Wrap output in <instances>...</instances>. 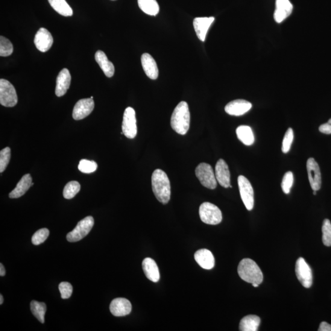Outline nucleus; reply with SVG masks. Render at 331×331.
<instances>
[{
	"mask_svg": "<svg viewBox=\"0 0 331 331\" xmlns=\"http://www.w3.org/2000/svg\"><path fill=\"white\" fill-rule=\"evenodd\" d=\"M152 187L158 201L168 204L171 199V184L168 175L162 169L155 170L152 174Z\"/></svg>",
	"mask_w": 331,
	"mask_h": 331,
	"instance_id": "nucleus-1",
	"label": "nucleus"
},
{
	"mask_svg": "<svg viewBox=\"0 0 331 331\" xmlns=\"http://www.w3.org/2000/svg\"><path fill=\"white\" fill-rule=\"evenodd\" d=\"M190 125V113L189 105L181 101L175 108L171 119V125L173 130L180 135L188 132Z\"/></svg>",
	"mask_w": 331,
	"mask_h": 331,
	"instance_id": "nucleus-2",
	"label": "nucleus"
},
{
	"mask_svg": "<svg viewBox=\"0 0 331 331\" xmlns=\"http://www.w3.org/2000/svg\"><path fill=\"white\" fill-rule=\"evenodd\" d=\"M239 277L245 282L260 285L263 281V274L259 266L253 260L245 259L240 262L237 268Z\"/></svg>",
	"mask_w": 331,
	"mask_h": 331,
	"instance_id": "nucleus-3",
	"label": "nucleus"
},
{
	"mask_svg": "<svg viewBox=\"0 0 331 331\" xmlns=\"http://www.w3.org/2000/svg\"><path fill=\"white\" fill-rule=\"evenodd\" d=\"M201 221L204 224L210 225H216L222 221V213L220 209L210 203H204L202 204L199 209Z\"/></svg>",
	"mask_w": 331,
	"mask_h": 331,
	"instance_id": "nucleus-4",
	"label": "nucleus"
},
{
	"mask_svg": "<svg viewBox=\"0 0 331 331\" xmlns=\"http://www.w3.org/2000/svg\"><path fill=\"white\" fill-rule=\"evenodd\" d=\"M196 177L203 186L206 188L214 190L217 186V180L213 170L209 164L201 163L195 169Z\"/></svg>",
	"mask_w": 331,
	"mask_h": 331,
	"instance_id": "nucleus-5",
	"label": "nucleus"
},
{
	"mask_svg": "<svg viewBox=\"0 0 331 331\" xmlns=\"http://www.w3.org/2000/svg\"><path fill=\"white\" fill-rule=\"evenodd\" d=\"M18 102L15 88L6 79L0 80V103L5 107H13Z\"/></svg>",
	"mask_w": 331,
	"mask_h": 331,
	"instance_id": "nucleus-6",
	"label": "nucleus"
},
{
	"mask_svg": "<svg viewBox=\"0 0 331 331\" xmlns=\"http://www.w3.org/2000/svg\"><path fill=\"white\" fill-rule=\"evenodd\" d=\"M94 225V219L89 216L79 222L71 232L67 234L66 239L70 242L81 241L88 235Z\"/></svg>",
	"mask_w": 331,
	"mask_h": 331,
	"instance_id": "nucleus-7",
	"label": "nucleus"
},
{
	"mask_svg": "<svg viewBox=\"0 0 331 331\" xmlns=\"http://www.w3.org/2000/svg\"><path fill=\"white\" fill-rule=\"evenodd\" d=\"M238 186L240 194L243 203L247 209L250 211L254 207V192L252 186L247 178L244 175H239L238 179Z\"/></svg>",
	"mask_w": 331,
	"mask_h": 331,
	"instance_id": "nucleus-8",
	"label": "nucleus"
},
{
	"mask_svg": "<svg viewBox=\"0 0 331 331\" xmlns=\"http://www.w3.org/2000/svg\"><path fill=\"white\" fill-rule=\"evenodd\" d=\"M122 132L129 139H133L137 135V125L135 111L131 107L125 110L122 122Z\"/></svg>",
	"mask_w": 331,
	"mask_h": 331,
	"instance_id": "nucleus-9",
	"label": "nucleus"
},
{
	"mask_svg": "<svg viewBox=\"0 0 331 331\" xmlns=\"http://www.w3.org/2000/svg\"><path fill=\"white\" fill-rule=\"evenodd\" d=\"M296 274L302 285L309 288L313 283V274L311 268L303 259L300 258L296 263Z\"/></svg>",
	"mask_w": 331,
	"mask_h": 331,
	"instance_id": "nucleus-10",
	"label": "nucleus"
},
{
	"mask_svg": "<svg viewBox=\"0 0 331 331\" xmlns=\"http://www.w3.org/2000/svg\"><path fill=\"white\" fill-rule=\"evenodd\" d=\"M307 169L310 186L313 191L317 192L321 189V174L320 167L313 158H310L307 162Z\"/></svg>",
	"mask_w": 331,
	"mask_h": 331,
	"instance_id": "nucleus-11",
	"label": "nucleus"
},
{
	"mask_svg": "<svg viewBox=\"0 0 331 331\" xmlns=\"http://www.w3.org/2000/svg\"><path fill=\"white\" fill-rule=\"evenodd\" d=\"M95 107V102L92 98L81 99L78 101L73 109L72 117L76 121L86 118L92 113Z\"/></svg>",
	"mask_w": 331,
	"mask_h": 331,
	"instance_id": "nucleus-12",
	"label": "nucleus"
},
{
	"mask_svg": "<svg viewBox=\"0 0 331 331\" xmlns=\"http://www.w3.org/2000/svg\"><path fill=\"white\" fill-rule=\"evenodd\" d=\"M54 40L52 34L45 28H41L35 35L34 43L40 51H48L53 45Z\"/></svg>",
	"mask_w": 331,
	"mask_h": 331,
	"instance_id": "nucleus-13",
	"label": "nucleus"
},
{
	"mask_svg": "<svg viewBox=\"0 0 331 331\" xmlns=\"http://www.w3.org/2000/svg\"><path fill=\"white\" fill-rule=\"evenodd\" d=\"M252 107L251 102L244 99H236L225 106V112L231 116H241L248 112Z\"/></svg>",
	"mask_w": 331,
	"mask_h": 331,
	"instance_id": "nucleus-14",
	"label": "nucleus"
},
{
	"mask_svg": "<svg viewBox=\"0 0 331 331\" xmlns=\"http://www.w3.org/2000/svg\"><path fill=\"white\" fill-rule=\"evenodd\" d=\"M215 177L217 182L224 188L231 186V175L227 163L223 159H219L215 166Z\"/></svg>",
	"mask_w": 331,
	"mask_h": 331,
	"instance_id": "nucleus-15",
	"label": "nucleus"
},
{
	"mask_svg": "<svg viewBox=\"0 0 331 331\" xmlns=\"http://www.w3.org/2000/svg\"><path fill=\"white\" fill-rule=\"evenodd\" d=\"M293 6L289 0H276L274 17L275 21L281 23L291 15Z\"/></svg>",
	"mask_w": 331,
	"mask_h": 331,
	"instance_id": "nucleus-16",
	"label": "nucleus"
},
{
	"mask_svg": "<svg viewBox=\"0 0 331 331\" xmlns=\"http://www.w3.org/2000/svg\"><path fill=\"white\" fill-rule=\"evenodd\" d=\"M214 20L215 18L213 17H196L193 20V26L196 35L201 42H204L206 40L207 31Z\"/></svg>",
	"mask_w": 331,
	"mask_h": 331,
	"instance_id": "nucleus-17",
	"label": "nucleus"
},
{
	"mask_svg": "<svg viewBox=\"0 0 331 331\" xmlns=\"http://www.w3.org/2000/svg\"><path fill=\"white\" fill-rule=\"evenodd\" d=\"M110 311L114 316H124L130 314L132 306L130 301L125 298H116L111 302Z\"/></svg>",
	"mask_w": 331,
	"mask_h": 331,
	"instance_id": "nucleus-18",
	"label": "nucleus"
},
{
	"mask_svg": "<svg viewBox=\"0 0 331 331\" xmlns=\"http://www.w3.org/2000/svg\"><path fill=\"white\" fill-rule=\"evenodd\" d=\"M71 76L69 70L64 68L58 74L57 78L55 94L58 97H61L65 95L71 84Z\"/></svg>",
	"mask_w": 331,
	"mask_h": 331,
	"instance_id": "nucleus-19",
	"label": "nucleus"
},
{
	"mask_svg": "<svg viewBox=\"0 0 331 331\" xmlns=\"http://www.w3.org/2000/svg\"><path fill=\"white\" fill-rule=\"evenodd\" d=\"M195 260L196 263L201 266L202 268L210 270L215 266V259L213 254L207 249H201L195 254Z\"/></svg>",
	"mask_w": 331,
	"mask_h": 331,
	"instance_id": "nucleus-20",
	"label": "nucleus"
},
{
	"mask_svg": "<svg viewBox=\"0 0 331 331\" xmlns=\"http://www.w3.org/2000/svg\"><path fill=\"white\" fill-rule=\"evenodd\" d=\"M142 269L149 280L156 283L160 280V275L156 262L151 258H146L143 260Z\"/></svg>",
	"mask_w": 331,
	"mask_h": 331,
	"instance_id": "nucleus-21",
	"label": "nucleus"
},
{
	"mask_svg": "<svg viewBox=\"0 0 331 331\" xmlns=\"http://www.w3.org/2000/svg\"><path fill=\"white\" fill-rule=\"evenodd\" d=\"M141 63L143 71L146 75L152 80L158 78V69L156 61L148 53H145L141 57Z\"/></svg>",
	"mask_w": 331,
	"mask_h": 331,
	"instance_id": "nucleus-22",
	"label": "nucleus"
},
{
	"mask_svg": "<svg viewBox=\"0 0 331 331\" xmlns=\"http://www.w3.org/2000/svg\"><path fill=\"white\" fill-rule=\"evenodd\" d=\"M32 186V177L30 174L23 175L21 179L17 184L16 187L12 191L9 196L10 198H19L25 194L28 189Z\"/></svg>",
	"mask_w": 331,
	"mask_h": 331,
	"instance_id": "nucleus-23",
	"label": "nucleus"
},
{
	"mask_svg": "<svg viewBox=\"0 0 331 331\" xmlns=\"http://www.w3.org/2000/svg\"><path fill=\"white\" fill-rule=\"evenodd\" d=\"M95 60L99 67L107 78H112L115 72V68L111 61L108 60L104 52L98 51L95 54Z\"/></svg>",
	"mask_w": 331,
	"mask_h": 331,
	"instance_id": "nucleus-24",
	"label": "nucleus"
},
{
	"mask_svg": "<svg viewBox=\"0 0 331 331\" xmlns=\"http://www.w3.org/2000/svg\"><path fill=\"white\" fill-rule=\"evenodd\" d=\"M261 323L259 316L249 315L243 318L240 322L239 330L241 331H256Z\"/></svg>",
	"mask_w": 331,
	"mask_h": 331,
	"instance_id": "nucleus-25",
	"label": "nucleus"
},
{
	"mask_svg": "<svg viewBox=\"0 0 331 331\" xmlns=\"http://www.w3.org/2000/svg\"><path fill=\"white\" fill-rule=\"evenodd\" d=\"M236 134L237 138L241 140L244 144L248 146L253 144L254 142L253 132L248 126H239L236 129Z\"/></svg>",
	"mask_w": 331,
	"mask_h": 331,
	"instance_id": "nucleus-26",
	"label": "nucleus"
},
{
	"mask_svg": "<svg viewBox=\"0 0 331 331\" xmlns=\"http://www.w3.org/2000/svg\"><path fill=\"white\" fill-rule=\"evenodd\" d=\"M49 4L55 11L60 15L64 17L72 16V8L66 2V0H48Z\"/></svg>",
	"mask_w": 331,
	"mask_h": 331,
	"instance_id": "nucleus-27",
	"label": "nucleus"
},
{
	"mask_svg": "<svg viewBox=\"0 0 331 331\" xmlns=\"http://www.w3.org/2000/svg\"><path fill=\"white\" fill-rule=\"evenodd\" d=\"M139 7L143 13L148 15L157 16L160 11V7L156 0H137Z\"/></svg>",
	"mask_w": 331,
	"mask_h": 331,
	"instance_id": "nucleus-28",
	"label": "nucleus"
},
{
	"mask_svg": "<svg viewBox=\"0 0 331 331\" xmlns=\"http://www.w3.org/2000/svg\"><path fill=\"white\" fill-rule=\"evenodd\" d=\"M31 311L33 315L41 323H45V316L47 307L45 303H39L36 301H32L30 304Z\"/></svg>",
	"mask_w": 331,
	"mask_h": 331,
	"instance_id": "nucleus-29",
	"label": "nucleus"
},
{
	"mask_svg": "<svg viewBox=\"0 0 331 331\" xmlns=\"http://www.w3.org/2000/svg\"><path fill=\"white\" fill-rule=\"evenodd\" d=\"M81 190V185L77 181H69L64 187L63 195L67 200H71Z\"/></svg>",
	"mask_w": 331,
	"mask_h": 331,
	"instance_id": "nucleus-30",
	"label": "nucleus"
},
{
	"mask_svg": "<svg viewBox=\"0 0 331 331\" xmlns=\"http://www.w3.org/2000/svg\"><path fill=\"white\" fill-rule=\"evenodd\" d=\"M13 52V46L10 40L4 36L0 37V56L8 57Z\"/></svg>",
	"mask_w": 331,
	"mask_h": 331,
	"instance_id": "nucleus-31",
	"label": "nucleus"
},
{
	"mask_svg": "<svg viewBox=\"0 0 331 331\" xmlns=\"http://www.w3.org/2000/svg\"><path fill=\"white\" fill-rule=\"evenodd\" d=\"M97 168V163L94 162V161L85 159L81 160L78 166L79 171L86 174H90L92 172H95Z\"/></svg>",
	"mask_w": 331,
	"mask_h": 331,
	"instance_id": "nucleus-32",
	"label": "nucleus"
},
{
	"mask_svg": "<svg viewBox=\"0 0 331 331\" xmlns=\"http://www.w3.org/2000/svg\"><path fill=\"white\" fill-rule=\"evenodd\" d=\"M323 242L327 247L331 246V223L329 219H325L322 227Z\"/></svg>",
	"mask_w": 331,
	"mask_h": 331,
	"instance_id": "nucleus-33",
	"label": "nucleus"
},
{
	"mask_svg": "<svg viewBox=\"0 0 331 331\" xmlns=\"http://www.w3.org/2000/svg\"><path fill=\"white\" fill-rule=\"evenodd\" d=\"M49 235V231L47 228H42L36 231L33 234L31 238V242L34 245H38L42 244V243L45 242L46 240L48 239Z\"/></svg>",
	"mask_w": 331,
	"mask_h": 331,
	"instance_id": "nucleus-34",
	"label": "nucleus"
},
{
	"mask_svg": "<svg viewBox=\"0 0 331 331\" xmlns=\"http://www.w3.org/2000/svg\"><path fill=\"white\" fill-rule=\"evenodd\" d=\"M293 139V130H292V128H289L286 131L283 140L282 151L284 154H287L290 151Z\"/></svg>",
	"mask_w": 331,
	"mask_h": 331,
	"instance_id": "nucleus-35",
	"label": "nucleus"
},
{
	"mask_svg": "<svg viewBox=\"0 0 331 331\" xmlns=\"http://www.w3.org/2000/svg\"><path fill=\"white\" fill-rule=\"evenodd\" d=\"M294 182V175L292 174V172L291 171H288L286 172L285 174L284 175L283 177L282 184H281V187L283 192L285 193V194H289L290 191H291V187Z\"/></svg>",
	"mask_w": 331,
	"mask_h": 331,
	"instance_id": "nucleus-36",
	"label": "nucleus"
},
{
	"mask_svg": "<svg viewBox=\"0 0 331 331\" xmlns=\"http://www.w3.org/2000/svg\"><path fill=\"white\" fill-rule=\"evenodd\" d=\"M11 158V149L6 148L0 152V172L2 173L7 169Z\"/></svg>",
	"mask_w": 331,
	"mask_h": 331,
	"instance_id": "nucleus-37",
	"label": "nucleus"
},
{
	"mask_svg": "<svg viewBox=\"0 0 331 331\" xmlns=\"http://www.w3.org/2000/svg\"><path fill=\"white\" fill-rule=\"evenodd\" d=\"M61 298L63 300H66L71 297L72 293V286L68 282H63L60 283L59 286Z\"/></svg>",
	"mask_w": 331,
	"mask_h": 331,
	"instance_id": "nucleus-38",
	"label": "nucleus"
},
{
	"mask_svg": "<svg viewBox=\"0 0 331 331\" xmlns=\"http://www.w3.org/2000/svg\"><path fill=\"white\" fill-rule=\"evenodd\" d=\"M319 131L321 133L326 134H331V119L328 121L326 124H324L321 125L320 127H319Z\"/></svg>",
	"mask_w": 331,
	"mask_h": 331,
	"instance_id": "nucleus-39",
	"label": "nucleus"
},
{
	"mask_svg": "<svg viewBox=\"0 0 331 331\" xmlns=\"http://www.w3.org/2000/svg\"><path fill=\"white\" fill-rule=\"evenodd\" d=\"M319 331H331V325L326 322H322L319 327Z\"/></svg>",
	"mask_w": 331,
	"mask_h": 331,
	"instance_id": "nucleus-40",
	"label": "nucleus"
},
{
	"mask_svg": "<svg viewBox=\"0 0 331 331\" xmlns=\"http://www.w3.org/2000/svg\"><path fill=\"white\" fill-rule=\"evenodd\" d=\"M6 274V270L5 268L4 267V266L3 265V264H0V275H1L2 277L5 276Z\"/></svg>",
	"mask_w": 331,
	"mask_h": 331,
	"instance_id": "nucleus-41",
	"label": "nucleus"
},
{
	"mask_svg": "<svg viewBox=\"0 0 331 331\" xmlns=\"http://www.w3.org/2000/svg\"><path fill=\"white\" fill-rule=\"evenodd\" d=\"M3 303H4V297H3L2 295H0V304L2 305Z\"/></svg>",
	"mask_w": 331,
	"mask_h": 331,
	"instance_id": "nucleus-42",
	"label": "nucleus"
},
{
	"mask_svg": "<svg viewBox=\"0 0 331 331\" xmlns=\"http://www.w3.org/2000/svg\"><path fill=\"white\" fill-rule=\"evenodd\" d=\"M252 285L254 287H259L260 285H259V284H257V283H254V284H252Z\"/></svg>",
	"mask_w": 331,
	"mask_h": 331,
	"instance_id": "nucleus-43",
	"label": "nucleus"
},
{
	"mask_svg": "<svg viewBox=\"0 0 331 331\" xmlns=\"http://www.w3.org/2000/svg\"><path fill=\"white\" fill-rule=\"evenodd\" d=\"M316 191H313V195H316Z\"/></svg>",
	"mask_w": 331,
	"mask_h": 331,
	"instance_id": "nucleus-44",
	"label": "nucleus"
},
{
	"mask_svg": "<svg viewBox=\"0 0 331 331\" xmlns=\"http://www.w3.org/2000/svg\"><path fill=\"white\" fill-rule=\"evenodd\" d=\"M90 98L93 99V96H91V98Z\"/></svg>",
	"mask_w": 331,
	"mask_h": 331,
	"instance_id": "nucleus-45",
	"label": "nucleus"
}]
</instances>
